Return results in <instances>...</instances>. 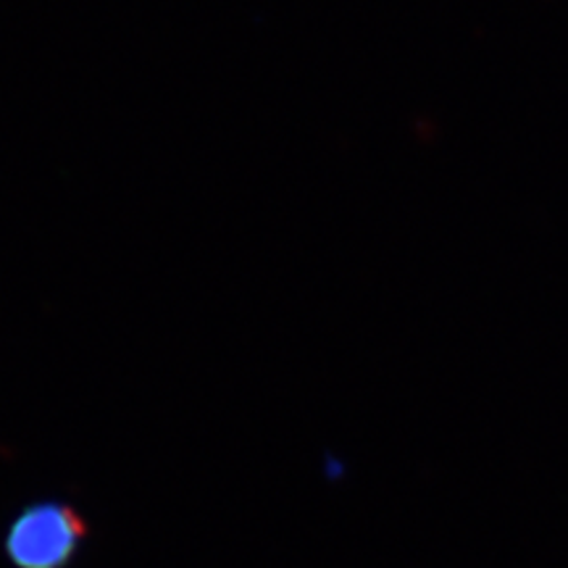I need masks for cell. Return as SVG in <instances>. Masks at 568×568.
Masks as SVG:
<instances>
[{
	"label": "cell",
	"mask_w": 568,
	"mask_h": 568,
	"mask_svg": "<svg viewBox=\"0 0 568 568\" xmlns=\"http://www.w3.org/2000/svg\"><path fill=\"white\" fill-rule=\"evenodd\" d=\"M88 524L67 503H34L13 518L6 556L17 568H67L80 556Z\"/></svg>",
	"instance_id": "cell-1"
}]
</instances>
